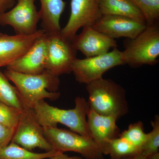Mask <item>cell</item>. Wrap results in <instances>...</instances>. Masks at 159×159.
<instances>
[{"instance_id": "25", "label": "cell", "mask_w": 159, "mask_h": 159, "mask_svg": "<svg viewBox=\"0 0 159 159\" xmlns=\"http://www.w3.org/2000/svg\"><path fill=\"white\" fill-rule=\"evenodd\" d=\"M15 129L0 123V150L11 142Z\"/></svg>"}, {"instance_id": "2", "label": "cell", "mask_w": 159, "mask_h": 159, "mask_svg": "<svg viewBox=\"0 0 159 159\" xmlns=\"http://www.w3.org/2000/svg\"><path fill=\"white\" fill-rule=\"evenodd\" d=\"M89 109L85 98L77 97L75 99V107L71 109L55 107L43 100L38 102L33 110L42 127H57V124H61L74 132L91 138L87 122Z\"/></svg>"}, {"instance_id": "7", "label": "cell", "mask_w": 159, "mask_h": 159, "mask_svg": "<svg viewBox=\"0 0 159 159\" xmlns=\"http://www.w3.org/2000/svg\"><path fill=\"white\" fill-rule=\"evenodd\" d=\"M47 60L45 70L59 77L71 72L72 65L77 58V50L72 41L59 32L46 34Z\"/></svg>"}, {"instance_id": "9", "label": "cell", "mask_w": 159, "mask_h": 159, "mask_svg": "<svg viewBox=\"0 0 159 159\" xmlns=\"http://www.w3.org/2000/svg\"><path fill=\"white\" fill-rule=\"evenodd\" d=\"M35 0H18L14 8L0 13V25L11 26L16 34L30 35L37 31L40 18Z\"/></svg>"}, {"instance_id": "18", "label": "cell", "mask_w": 159, "mask_h": 159, "mask_svg": "<svg viewBox=\"0 0 159 159\" xmlns=\"http://www.w3.org/2000/svg\"><path fill=\"white\" fill-rule=\"evenodd\" d=\"M140 153V149L125 139L118 137L109 140L104 155H109L111 159H126Z\"/></svg>"}, {"instance_id": "26", "label": "cell", "mask_w": 159, "mask_h": 159, "mask_svg": "<svg viewBox=\"0 0 159 159\" xmlns=\"http://www.w3.org/2000/svg\"><path fill=\"white\" fill-rule=\"evenodd\" d=\"M14 0H0V13L5 12L14 5Z\"/></svg>"}, {"instance_id": "24", "label": "cell", "mask_w": 159, "mask_h": 159, "mask_svg": "<svg viewBox=\"0 0 159 159\" xmlns=\"http://www.w3.org/2000/svg\"><path fill=\"white\" fill-rule=\"evenodd\" d=\"M22 111L0 102V123L10 128L17 126Z\"/></svg>"}, {"instance_id": "1", "label": "cell", "mask_w": 159, "mask_h": 159, "mask_svg": "<svg viewBox=\"0 0 159 159\" xmlns=\"http://www.w3.org/2000/svg\"><path fill=\"white\" fill-rule=\"evenodd\" d=\"M5 74L14 84L24 108L33 109L41 100H56L60 96L57 92L60 82L59 77L47 71L39 74H29L7 69Z\"/></svg>"}, {"instance_id": "11", "label": "cell", "mask_w": 159, "mask_h": 159, "mask_svg": "<svg viewBox=\"0 0 159 159\" xmlns=\"http://www.w3.org/2000/svg\"><path fill=\"white\" fill-rule=\"evenodd\" d=\"M77 51L81 52L86 57L102 55L117 48L116 40L94 29L92 26L83 28L82 31L72 41Z\"/></svg>"}, {"instance_id": "12", "label": "cell", "mask_w": 159, "mask_h": 159, "mask_svg": "<svg viewBox=\"0 0 159 159\" xmlns=\"http://www.w3.org/2000/svg\"><path fill=\"white\" fill-rule=\"evenodd\" d=\"M146 24L129 18L118 16L102 15L92 27L110 37L116 39L136 37Z\"/></svg>"}, {"instance_id": "29", "label": "cell", "mask_w": 159, "mask_h": 159, "mask_svg": "<svg viewBox=\"0 0 159 159\" xmlns=\"http://www.w3.org/2000/svg\"><path fill=\"white\" fill-rule=\"evenodd\" d=\"M126 159H146V157L143 156L142 155L139 154L135 156Z\"/></svg>"}, {"instance_id": "28", "label": "cell", "mask_w": 159, "mask_h": 159, "mask_svg": "<svg viewBox=\"0 0 159 159\" xmlns=\"http://www.w3.org/2000/svg\"><path fill=\"white\" fill-rule=\"evenodd\" d=\"M146 159H159V152H155L146 157Z\"/></svg>"}, {"instance_id": "27", "label": "cell", "mask_w": 159, "mask_h": 159, "mask_svg": "<svg viewBox=\"0 0 159 159\" xmlns=\"http://www.w3.org/2000/svg\"><path fill=\"white\" fill-rule=\"evenodd\" d=\"M48 159H83L79 157H70L64 153V152H58L55 155Z\"/></svg>"}, {"instance_id": "6", "label": "cell", "mask_w": 159, "mask_h": 159, "mask_svg": "<svg viewBox=\"0 0 159 159\" xmlns=\"http://www.w3.org/2000/svg\"><path fill=\"white\" fill-rule=\"evenodd\" d=\"M123 65L125 63L122 51L116 48L102 55L83 59L76 58L72 65L71 72L77 82L87 84L102 78L103 74L110 69Z\"/></svg>"}, {"instance_id": "4", "label": "cell", "mask_w": 159, "mask_h": 159, "mask_svg": "<svg viewBox=\"0 0 159 159\" xmlns=\"http://www.w3.org/2000/svg\"><path fill=\"white\" fill-rule=\"evenodd\" d=\"M124 46L122 54L125 64L132 67L156 64L159 56V23L146 25L136 37L127 39Z\"/></svg>"}, {"instance_id": "19", "label": "cell", "mask_w": 159, "mask_h": 159, "mask_svg": "<svg viewBox=\"0 0 159 159\" xmlns=\"http://www.w3.org/2000/svg\"><path fill=\"white\" fill-rule=\"evenodd\" d=\"M60 152L53 150L43 153H38L23 148L13 142L0 150V159H48Z\"/></svg>"}, {"instance_id": "15", "label": "cell", "mask_w": 159, "mask_h": 159, "mask_svg": "<svg viewBox=\"0 0 159 159\" xmlns=\"http://www.w3.org/2000/svg\"><path fill=\"white\" fill-rule=\"evenodd\" d=\"M118 119L116 117L100 115L89 110L87 116L89 132L91 139L103 154L109 140L119 137V129L116 124Z\"/></svg>"}, {"instance_id": "10", "label": "cell", "mask_w": 159, "mask_h": 159, "mask_svg": "<svg viewBox=\"0 0 159 159\" xmlns=\"http://www.w3.org/2000/svg\"><path fill=\"white\" fill-rule=\"evenodd\" d=\"M102 16L99 0H71L70 18L61 33L72 41L79 29L93 26Z\"/></svg>"}, {"instance_id": "22", "label": "cell", "mask_w": 159, "mask_h": 159, "mask_svg": "<svg viewBox=\"0 0 159 159\" xmlns=\"http://www.w3.org/2000/svg\"><path fill=\"white\" fill-rule=\"evenodd\" d=\"M119 137L125 139L141 150L147 137L144 131V125L141 121L132 123L127 129L119 134Z\"/></svg>"}, {"instance_id": "21", "label": "cell", "mask_w": 159, "mask_h": 159, "mask_svg": "<svg viewBox=\"0 0 159 159\" xmlns=\"http://www.w3.org/2000/svg\"><path fill=\"white\" fill-rule=\"evenodd\" d=\"M142 12L146 25L159 23V0H129Z\"/></svg>"}, {"instance_id": "16", "label": "cell", "mask_w": 159, "mask_h": 159, "mask_svg": "<svg viewBox=\"0 0 159 159\" xmlns=\"http://www.w3.org/2000/svg\"><path fill=\"white\" fill-rule=\"evenodd\" d=\"M41 9L39 11L43 30L46 34L59 32L61 16L66 8L63 0H40Z\"/></svg>"}, {"instance_id": "23", "label": "cell", "mask_w": 159, "mask_h": 159, "mask_svg": "<svg viewBox=\"0 0 159 159\" xmlns=\"http://www.w3.org/2000/svg\"><path fill=\"white\" fill-rule=\"evenodd\" d=\"M152 129L147 134V137L144 145L140 150V154L147 157L159 152V117L157 115L153 121H151Z\"/></svg>"}, {"instance_id": "13", "label": "cell", "mask_w": 159, "mask_h": 159, "mask_svg": "<svg viewBox=\"0 0 159 159\" xmlns=\"http://www.w3.org/2000/svg\"><path fill=\"white\" fill-rule=\"evenodd\" d=\"M45 33L41 29L30 35L0 34V67L8 66L22 56Z\"/></svg>"}, {"instance_id": "20", "label": "cell", "mask_w": 159, "mask_h": 159, "mask_svg": "<svg viewBox=\"0 0 159 159\" xmlns=\"http://www.w3.org/2000/svg\"><path fill=\"white\" fill-rule=\"evenodd\" d=\"M6 75L0 71V102L22 111L24 107L18 92Z\"/></svg>"}, {"instance_id": "8", "label": "cell", "mask_w": 159, "mask_h": 159, "mask_svg": "<svg viewBox=\"0 0 159 159\" xmlns=\"http://www.w3.org/2000/svg\"><path fill=\"white\" fill-rule=\"evenodd\" d=\"M11 142L30 151L35 148L46 152L54 150L45 136L43 127L32 109L24 108L22 111Z\"/></svg>"}, {"instance_id": "3", "label": "cell", "mask_w": 159, "mask_h": 159, "mask_svg": "<svg viewBox=\"0 0 159 159\" xmlns=\"http://www.w3.org/2000/svg\"><path fill=\"white\" fill-rule=\"evenodd\" d=\"M89 107L97 113L119 119L129 111L125 89L111 79H100L86 84Z\"/></svg>"}, {"instance_id": "14", "label": "cell", "mask_w": 159, "mask_h": 159, "mask_svg": "<svg viewBox=\"0 0 159 159\" xmlns=\"http://www.w3.org/2000/svg\"><path fill=\"white\" fill-rule=\"evenodd\" d=\"M47 36L45 33L38 39L25 54L7 67L22 74H37L45 71Z\"/></svg>"}, {"instance_id": "5", "label": "cell", "mask_w": 159, "mask_h": 159, "mask_svg": "<svg viewBox=\"0 0 159 159\" xmlns=\"http://www.w3.org/2000/svg\"><path fill=\"white\" fill-rule=\"evenodd\" d=\"M45 136L54 150L73 152L86 159H104L97 143L89 137L57 127H43Z\"/></svg>"}, {"instance_id": "17", "label": "cell", "mask_w": 159, "mask_h": 159, "mask_svg": "<svg viewBox=\"0 0 159 159\" xmlns=\"http://www.w3.org/2000/svg\"><path fill=\"white\" fill-rule=\"evenodd\" d=\"M102 15L118 16L146 24L145 18L129 0H99Z\"/></svg>"}]
</instances>
